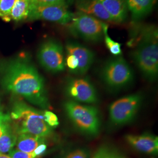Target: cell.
Returning <instances> with one entry per match:
<instances>
[{"label": "cell", "instance_id": "obj_1", "mask_svg": "<svg viewBox=\"0 0 158 158\" xmlns=\"http://www.w3.org/2000/svg\"><path fill=\"white\" fill-rule=\"evenodd\" d=\"M0 85L4 90L37 107L45 110L51 108L44 79L27 55L0 63Z\"/></svg>", "mask_w": 158, "mask_h": 158}, {"label": "cell", "instance_id": "obj_2", "mask_svg": "<svg viewBox=\"0 0 158 158\" xmlns=\"http://www.w3.org/2000/svg\"><path fill=\"white\" fill-rule=\"evenodd\" d=\"M135 28L130 41L134 46L132 58L143 76L155 81L158 74V28L152 25Z\"/></svg>", "mask_w": 158, "mask_h": 158}, {"label": "cell", "instance_id": "obj_3", "mask_svg": "<svg viewBox=\"0 0 158 158\" xmlns=\"http://www.w3.org/2000/svg\"><path fill=\"white\" fill-rule=\"evenodd\" d=\"M10 117L17 123L14 125L18 135L29 134L45 138L53 132L52 128L45 121L44 111L32 107L23 101L14 102Z\"/></svg>", "mask_w": 158, "mask_h": 158}, {"label": "cell", "instance_id": "obj_4", "mask_svg": "<svg viewBox=\"0 0 158 158\" xmlns=\"http://www.w3.org/2000/svg\"><path fill=\"white\" fill-rule=\"evenodd\" d=\"M63 107L68 118L80 132L89 136L99 134L101 119L97 108L72 100L65 102Z\"/></svg>", "mask_w": 158, "mask_h": 158}, {"label": "cell", "instance_id": "obj_5", "mask_svg": "<svg viewBox=\"0 0 158 158\" xmlns=\"http://www.w3.org/2000/svg\"><path fill=\"white\" fill-rule=\"evenodd\" d=\"M69 32L75 37L85 41L98 43L104 38V31L107 23L95 17L78 12L68 24Z\"/></svg>", "mask_w": 158, "mask_h": 158}, {"label": "cell", "instance_id": "obj_6", "mask_svg": "<svg viewBox=\"0 0 158 158\" xmlns=\"http://www.w3.org/2000/svg\"><path fill=\"white\" fill-rule=\"evenodd\" d=\"M101 75L105 85L113 89L123 88L134 79V73L130 64L120 55L106 62L102 69Z\"/></svg>", "mask_w": 158, "mask_h": 158}, {"label": "cell", "instance_id": "obj_7", "mask_svg": "<svg viewBox=\"0 0 158 158\" xmlns=\"http://www.w3.org/2000/svg\"><path fill=\"white\" fill-rule=\"evenodd\" d=\"M142 100L141 94L135 93L113 102L109 108L111 123L116 126H121L131 122L141 107Z\"/></svg>", "mask_w": 158, "mask_h": 158}, {"label": "cell", "instance_id": "obj_8", "mask_svg": "<svg viewBox=\"0 0 158 158\" xmlns=\"http://www.w3.org/2000/svg\"><path fill=\"white\" fill-rule=\"evenodd\" d=\"M37 57L40 66L52 73L65 70V57L61 42L55 39L46 40L40 45Z\"/></svg>", "mask_w": 158, "mask_h": 158}, {"label": "cell", "instance_id": "obj_9", "mask_svg": "<svg viewBox=\"0 0 158 158\" xmlns=\"http://www.w3.org/2000/svg\"><path fill=\"white\" fill-rule=\"evenodd\" d=\"M74 15L67 6H37L31 4L28 19L68 25L71 22Z\"/></svg>", "mask_w": 158, "mask_h": 158}, {"label": "cell", "instance_id": "obj_10", "mask_svg": "<svg viewBox=\"0 0 158 158\" xmlns=\"http://www.w3.org/2000/svg\"><path fill=\"white\" fill-rule=\"evenodd\" d=\"M65 91L70 100L73 102L87 104H93L98 102L96 89L87 79H69L65 86Z\"/></svg>", "mask_w": 158, "mask_h": 158}, {"label": "cell", "instance_id": "obj_11", "mask_svg": "<svg viewBox=\"0 0 158 158\" xmlns=\"http://www.w3.org/2000/svg\"><path fill=\"white\" fill-rule=\"evenodd\" d=\"M65 50L67 55H72L78 60L79 65L74 74L84 75L90 69L95 60V54L89 48L79 42L69 40L66 41Z\"/></svg>", "mask_w": 158, "mask_h": 158}, {"label": "cell", "instance_id": "obj_12", "mask_svg": "<svg viewBox=\"0 0 158 158\" xmlns=\"http://www.w3.org/2000/svg\"><path fill=\"white\" fill-rule=\"evenodd\" d=\"M125 139L130 146L137 151L151 155L158 153V136L149 134H128L125 135Z\"/></svg>", "mask_w": 158, "mask_h": 158}, {"label": "cell", "instance_id": "obj_13", "mask_svg": "<svg viewBox=\"0 0 158 158\" xmlns=\"http://www.w3.org/2000/svg\"><path fill=\"white\" fill-rule=\"evenodd\" d=\"M75 6L79 12L112 23L111 17L98 0H75Z\"/></svg>", "mask_w": 158, "mask_h": 158}, {"label": "cell", "instance_id": "obj_14", "mask_svg": "<svg viewBox=\"0 0 158 158\" xmlns=\"http://www.w3.org/2000/svg\"><path fill=\"white\" fill-rule=\"evenodd\" d=\"M111 17L112 23H124L127 21L129 11L126 0H98Z\"/></svg>", "mask_w": 158, "mask_h": 158}, {"label": "cell", "instance_id": "obj_15", "mask_svg": "<svg viewBox=\"0 0 158 158\" xmlns=\"http://www.w3.org/2000/svg\"><path fill=\"white\" fill-rule=\"evenodd\" d=\"M132 22L138 23L150 14L156 0H126Z\"/></svg>", "mask_w": 158, "mask_h": 158}, {"label": "cell", "instance_id": "obj_16", "mask_svg": "<svg viewBox=\"0 0 158 158\" xmlns=\"http://www.w3.org/2000/svg\"><path fill=\"white\" fill-rule=\"evenodd\" d=\"M18 134L11 119L4 124L0 133V153H6L10 152L16 145Z\"/></svg>", "mask_w": 158, "mask_h": 158}, {"label": "cell", "instance_id": "obj_17", "mask_svg": "<svg viewBox=\"0 0 158 158\" xmlns=\"http://www.w3.org/2000/svg\"><path fill=\"white\" fill-rule=\"evenodd\" d=\"M31 2L29 0H15V2L10 14L2 18L6 22L12 21H20L28 19L30 11Z\"/></svg>", "mask_w": 158, "mask_h": 158}, {"label": "cell", "instance_id": "obj_18", "mask_svg": "<svg viewBox=\"0 0 158 158\" xmlns=\"http://www.w3.org/2000/svg\"><path fill=\"white\" fill-rule=\"evenodd\" d=\"M45 138L38 137L29 134H20L18 136L17 149L24 152L32 153L39 145L45 142Z\"/></svg>", "mask_w": 158, "mask_h": 158}, {"label": "cell", "instance_id": "obj_19", "mask_svg": "<svg viewBox=\"0 0 158 158\" xmlns=\"http://www.w3.org/2000/svg\"><path fill=\"white\" fill-rule=\"evenodd\" d=\"M108 26L107 25L104 31V38L105 40V44L108 51L114 56H119L122 54L121 44L112 40L108 35Z\"/></svg>", "mask_w": 158, "mask_h": 158}, {"label": "cell", "instance_id": "obj_20", "mask_svg": "<svg viewBox=\"0 0 158 158\" xmlns=\"http://www.w3.org/2000/svg\"><path fill=\"white\" fill-rule=\"evenodd\" d=\"M117 151L108 146L100 147L92 158H121Z\"/></svg>", "mask_w": 158, "mask_h": 158}, {"label": "cell", "instance_id": "obj_21", "mask_svg": "<svg viewBox=\"0 0 158 158\" xmlns=\"http://www.w3.org/2000/svg\"><path fill=\"white\" fill-rule=\"evenodd\" d=\"M15 0H0V18L8 15L11 11Z\"/></svg>", "mask_w": 158, "mask_h": 158}, {"label": "cell", "instance_id": "obj_22", "mask_svg": "<svg viewBox=\"0 0 158 158\" xmlns=\"http://www.w3.org/2000/svg\"><path fill=\"white\" fill-rule=\"evenodd\" d=\"M44 116L46 124L51 128L56 127L59 124V119L55 113L49 110H45L44 111Z\"/></svg>", "mask_w": 158, "mask_h": 158}, {"label": "cell", "instance_id": "obj_23", "mask_svg": "<svg viewBox=\"0 0 158 158\" xmlns=\"http://www.w3.org/2000/svg\"><path fill=\"white\" fill-rule=\"evenodd\" d=\"M31 4L37 6H67L66 0H29Z\"/></svg>", "mask_w": 158, "mask_h": 158}, {"label": "cell", "instance_id": "obj_24", "mask_svg": "<svg viewBox=\"0 0 158 158\" xmlns=\"http://www.w3.org/2000/svg\"><path fill=\"white\" fill-rule=\"evenodd\" d=\"M64 158H91L89 152L85 149H77L68 153Z\"/></svg>", "mask_w": 158, "mask_h": 158}, {"label": "cell", "instance_id": "obj_25", "mask_svg": "<svg viewBox=\"0 0 158 158\" xmlns=\"http://www.w3.org/2000/svg\"><path fill=\"white\" fill-rule=\"evenodd\" d=\"M65 65L72 73H74L78 67L79 62L73 55H67V56L65 58Z\"/></svg>", "mask_w": 158, "mask_h": 158}, {"label": "cell", "instance_id": "obj_26", "mask_svg": "<svg viewBox=\"0 0 158 158\" xmlns=\"http://www.w3.org/2000/svg\"><path fill=\"white\" fill-rule=\"evenodd\" d=\"M8 155L11 158H34L32 153L24 152L17 149H12Z\"/></svg>", "mask_w": 158, "mask_h": 158}, {"label": "cell", "instance_id": "obj_27", "mask_svg": "<svg viewBox=\"0 0 158 158\" xmlns=\"http://www.w3.org/2000/svg\"><path fill=\"white\" fill-rule=\"evenodd\" d=\"M47 150V145L45 142L40 143L32 152V155L34 158H38L43 156Z\"/></svg>", "mask_w": 158, "mask_h": 158}, {"label": "cell", "instance_id": "obj_28", "mask_svg": "<svg viewBox=\"0 0 158 158\" xmlns=\"http://www.w3.org/2000/svg\"><path fill=\"white\" fill-rule=\"evenodd\" d=\"M10 119H11L10 115L6 114L3 112L0 113V133L4 124L6 123V122L8 121Z\"/></svg>", "mask_w": 158, "mask_h": 158}, {"label": "cell", "instance_id": "obj_29", "mask_svg": "<svg viewBox=\"0 0 158 158\" xmlns=\"http://www.w3.org/2000/svg\"><path fill=\"white\" fill-rule=\"evenodd\" d=\"M0 158H11V157L8 155H6V153H0Z\"/></svg>", "mask_w": 158, "mask_h": 158}, {"label": "cell", "instance_id": "obj_30", "mask_svg": "<svg viewBox=\"0 0 158 158\" xmlns=\"http://www.w3.org/2000/svg\"><path fill=\"white\" fill-rule=\"evenodd\" d=\"M1 112H3V111H2V108L1 103H0V113H1Z\"/></svg>", "mask_w": 158, "mask_h": 158}, {"label": "cell", "instance_id": "obj_31", "mask_svg": "<svg viewBox=\"0 0 158 158\" xmlns=\"http://www.w3.org/2000/svg\"><path fill=\"white\" fill-rule=\"evenodd\" d=\"M125 158L124 157H123H123H122V158Z\"/></svg>", "mask_w": 158, "mask_h": 158}, {"label": "cell", "instance_id": "obj_32", "mask_svg": "<svg viewBox=\"0 0 158 158\" xmlns=\"http://www.w3.org/2000/svg\"><path fill=\"white\" fill-rule=\"evenodd\" d=\"M0 103H1V102H0Z\"/></svg>", "mask_w": 158, "mask_h": 158}]
</instances>
